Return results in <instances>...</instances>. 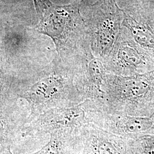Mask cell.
Masks as SVG:
<instances>
[{
  "instance_id": "cell-1",
  "label": "cell",
  "mask_w": 154,
  "mask_h": 154,
  "mask_svg": "<svg viewBox=\"0 0 154 154\" xmlns=\"http://www.w3.org/2000/svg\"><path fill=\"white\" fill-rule=\"evenodd\" d=\"M75 72L57 55L44 68L9 80L12 91L28 103V123L49 110L79 105L85 100L75 84Z\"/></svg>"
},
{
  "instance_id": "cell-2",
  "label": "cell",
  "mask_w": 154,
  "mask_h": 154,
  "mask_svg": "<svg viewBox=\"0 0 154 154\" xmlns=\"http://www.w3.org/2000/svg\"><path fill=\"white\" fill-rule=\"evenodd\" d=\"M80 8V3L58 6L51 2L39 16L41 20L35 26L52 39L62 61L74 69L91 51Z\"/></svg>"
},
{
  "instance_id": "cell-3",
  "label": "cell",
  "mask_w": 154,
  "mask_h": 154,
  "mask_svg": "<svg viewBox=\"0 0 154 154\" xmlns=\"http://www.w3.org/2000/svg\"><path fill=\"white\" fill-rule=\"evenodd\" d=\"M102 91V102L94 103L108 112L149 117L154 113V70L128 77L107 74Z\"/></svg>"
},
{
  "instance_id": "cell-4",
  "label": "cell",
  "mask_w": 154,
  "mask_h": 154,
  "mask_svg": "<svg viewBox=\"0 0 154 154\" xmlns=\"http://www.w3.org/2000/svg\"><path fill=\"white\" fill-rule=\"evenodd\" d=\"M84 18L94 55L103 61L109 55L122 29L124 16L116 0H97Z\"/></svg>"
},
{
  "instance_id": "cell-5",
  "label": "cell",
  "mask_w": 154,
  "mask_h": 154,
  "mask_svg": "<svg viewBox=\"0 0 154 154\" xmlns=\"http://www.w3.org/2000/svg\"><path fill=\"white\" fill-rule=\"evenodd\" d=\"M28 103L11 90L9 80L0 74V154L11 149L28 123Z\"/></svg>"
},
{
  "instance_id": "cell-6",
  "label": "cell",
  "mask_w": 154,
  "mask_h": 154,
  "mask_svg": "<svg viewBox=\"0 0 154 154\" xmlns=\"http://www.w3.org/2000/svg\"><path fill=\"white\" fill-rule=\"evenodd\" d=\"M103 62L107 74L128 77L154 70V61L140 49L122 26L119 36Z\"/></svg>"
},
{
  "instance_id": "cell-7",
  "label": "cell",
  "mask_w": 154,
  "mask_h": 154,
  "mask_svg": "<svg viewBox=\"0 0 154 154\" xmlns=\"http://www.w3.org/2000/svg\"><path fill=\"white\" fill-rule=\"evenodd\" d=\"M82 103L88 123L118 137L133 140L154 130V117L112 113L98 107L89 100H85Z\"/></svg>"
},
{
  "instance_id": "cell-8",
  "label": "cell",
  "mask_w": 154,
  "mask_h": 154,
  "mask_svg": "<svg viewBox=\"0 0 154 154\" xmlns=\"http://www.w3.org/2000/svg\"><path fill=\"white\" fill-rule=\"evenodd\" d=\"M88 123L82 103L70 107L55 108L28 123L22 129L21 137H41L57 131L73 134Z\"/></svg>"
},
{
  "instance_id": "cell-9",
  "label": "cell",
  "mask_w": 154,
  "mask_h": 154,
  "mask_svg": "<svg viewBox=\"0 0 154 154\" xmlns=\"http://www.w3.org/2000/svg\"><path fill=\"white\" fill-rule=\"evenodd\" d=\"M130 140L88 123L74 133L73 154H127Z\"/></svg>"
},
{
  "instance_id": "cell-10",
  "label": "cell",
  "mask_w": 154,
  "mask_h": 154,
  "mask_svg": "<svg viewBox=\"0 0 154 154\" xmlns=\"http://www.w3.org/2000/svg\"><path fill=\"white\" fill-rule=\"evenodd\" d=\"M122 26L134 42L154 61V11L141 3L122 9Z\"/></svg>"
},
{
  "instance_id": "cell-11",
  "label": "cell",
  "mask_w": 154,
  "mask_h": 154,
  "mask_svg": "<svg viewBox=\"0 0 154 154\" xmlns=\"http://www.w3.org/2000/svg\"><path fill=\"white\" fill-rule=\"evenodd\" d=\"M107 74L102 60L90 52L77 69L74 80L85 100L102 102V86Z\"/></svg>"
},
{
  "instance_id": "cell-12",
  "label": "cell",
  "mask_w": 154,
  "mask_h": 154,
  "mask_svg": "<svg viewBox=\"0 0 154 154\" xmlns=\"http://www.w3.org/2000/svg\"><path fill=\"white\" fill-rule=\"evenodd\" d=\"M49 135V140L44 146L29 154H72L73 134L57 131Z\"/></svg>"
},
{
  "instance_id": "cell-13",
  "label": "cell",
  "mask_w": 154,
  "mask_h": 154,
  "mask_svg": "<svg viewBox=\"0 0 154 154\" xmlns=\"http://www.w3.org/2000/svg\"><path fill=\"white\" fill-rule=\"evenodd\" d=\"M35 10L39 15L51 4L50 0H33Z\"/></svg>"
},
{
  "instance_id": "cell-14",
  "label": "cell",
  "mask_w": 154,
  "mask_h": 154,
  "mask_svg": "<svg viewBox=\"0 0 154 154\" xmlns=\"http://www.w3.org/2000/svg\"><path fill=\"white\" fill-rule=\"evenodd\" d=\"M91 2H92V0H81L80 4H81V6L83 4L85 5L89 6L92 4Z\"/></svg>"
},
{
  "instance_id": "cell-15",
  "label": "cell",
  "mask_w": 154,
  "mask_h": 154,
  "mask_svg": "<svg viewBox=\"0 0 154 154\" xmlns=\"http://www.w3.org/2000/svg\"><path fill=\"white\" fill-rule=\"evenodd\" d=\"M1 154H14L12 151H11V149H8L7 150H6L5 151H4V152H2Z\"/></svg>"
}]
</instances>
